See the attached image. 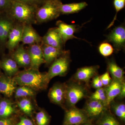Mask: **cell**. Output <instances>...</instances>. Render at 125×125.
Returning <instances> with one entry per match:
<instances>
[{
  "label": "cell",
  "instance_id": "6da1fadb",
  "mask_svg": "<svg viewBox=\"0 0 125 125\" xmlns=\"http://www.w3.org/2000/svg\"><path fill=\"white\" fill-rule=\"evenodd\" d=\"M12 78L17 85L27 86L36 92L46 89L50 81L47 72L30 68L19 71Z\"/></svg>",
  "mask_w": 125,
  "mask_h": 125
},
{
  "label": "cell",
  "instance_id": "7a4b0ae2",
  "mask_svg": "<svg viewBox=\"0 0 125 125\" xmlns=\"http://www.w3.org/2000/svg\"><path fill=\"white\" fill-rule=\"evenodd\" d=\"M37 8L12 0L10 7L6 13L15 23L23 25L36 24V14Z\"/></svg>",
  "mask_w": 125,
  "mask_h": 125
},
{
  "label": "cell",
  "instance_id": "3957f363",
  "mask_svg": "<svg viewBox=\"0 0 125 125\" xmlns=\"http://www.w3.org/2000/svg\"><path fill=\"white\" fill-rule=\"evenodd\" d=\"M61 0H46L38 7L36 14V24H39L54 20L61 15Z\"/></svg>",
  "mask_w": 125,
  "mask_h": 125
},
{
  "label": "cell",
  "instance_id": "277c9868",
  "mask_svg": "<svg viewBox=\"0 0 125 125\" xmlns=\"http://www.w3.org/2000/svg\"><path fill=\"white\" fill-rule=\"evenodd\" d=\"M80 83L73 80L67 83H65L66 94L65 103L69 107L68 109L75 106L79 101L88 96V91L87 87Z\"/></svg>",
  "mask_w": 125,
  "mask_h": 125
},
{
  "label": "cell",
  "instance_id": "5b68a950",
  "mask_svg": "<svg viewBox=\"0 0 125 125\" xmlns=\"http://www.w3.org/2000/svg\"><path fill=\"white\" fill-rule=\"evenodd\" d=\"M71 62L70 51H66L50 65L47 72L49 80L56 76H64L68 73Z\"/></svg>",
  "mask_w": 125,
  "mask_h": 125
},
{
  "label": "cell",
  "instance_id": "8992f818",
  "mask_svg": "<svg viewBox=\"0 0 125 125\" xmlns=\"http://www.w3.org/2000/svg\"><path fill=\"white\" fill-rule=\"evenodd\" d=\"M92 122L83 109L75 106L66 109L63 125H80Z\"/></svg>",
  "mask_w": 125,
  "mask_h": 125
},
{
  "label": "cell",
  "instance_id": "52a82bcc",
  "mask_svg": "<svg viewBox=\"0 0 125 125\" xmlns=\"http://www.w3.org/2000/svg\"><path fill=\"white\" fill-rule=\"evenodd\" d=\"M14 22L6 13H0V53L4 54L9 33Z\"/></svg>",
  "mask_w": 125,
  "mask_h": 125
},
{
  "label": "cell",
  "instance_id": "ba28073f",
  "mask_svg": "<svg viewBox=\"0 0 125 125\" xmlns=\"http://www.w3.org/2000/svg\"><path fill=\"white\" fill-rule=\"evenodd\" d=\"M107 41L112 43L114 51L116 52L125 49V28L124 25L116 27L107 36Z\"/></svg>",
  "mask_w": 125,
  "mask_h": 125
},
{
  "label": "cell",
  "instance_id": "9c48e42d",
  "mask_svg": "<svg viewBox=\"0 0 125 125\" xmlns=\"http://www.w3.org/2000/svg\"><path fill=\"white\" fill-rule=\"evenodd\" d=\"M24 25L15 23L9 33L7 43L6 49L11 53L20 45L22 41V34Z\"/></svg>",
  "mask_w": 125,
  "mask_h": 125
},
{
  "label": "cell",
  "instance_id": "30bf717a",
  "mask_svg": "<svg viewBox=\"0 0 125 125\" xmlns=\"http://www.w3.org/2000/svg\"><path fill=\"white\" fill-rule=\"evenodd\" d=\"M41 44L64 49L65 44L58 28L57 27L49 29L44 36L42 37Z\"/></svg>",
  "mask_w": 125,
  "mask_h": 125
},
{
  "label": "cell",
  "instance_id": "8fae6325",
  "mask_svg": "<svg viewBox=\"0 0 125 125\" xmlns=\"http://www.w3.org/2000/svg\"><path fill=\"white\" fill-rule=\"evenodd\" d=\"M108 108L102 102L89 99L86 103L83 109L92 120L93 119H98L108 111Z\"/></svg>",
  "mask_w": 125,
  "mask_h": 125
},
{
  "label": "cell",
  "instance_id": "7c38bea8",
  "mask_svg": "<svg viewBox=\"0 0 125 125\" xmlns=\"http://www.w3.org/2000/svg\"><path fill=\"white\" fill-rule=\"evenodd\" d=\"M27 49L30 59L29 68L39 70L41 65L45 63L41 44L29 45Z\"/></svg>",
  "mask_w": 125,
  "mask_h": 125
},
{
  "label": "cell",
  "instance_id": "4fadbf2b",
  "mask_svg": "<svg viewBox=\"0 0 125 125\" xmlns=\"http://www.w3.org/2000/svg\"><path fill=\"white\" fill-rule=\"evenodd\" d=\"M66 94V83H57L49 90L48 97L53 103L64 107Z\"/></svg>",
  "mask_w": 125,
  "mask_h": 125
},
{
  "label": "cell",
  "instance_id": "5bb4252c",
  "mask_svg": "<svg viewBox=\"0 0 125 125\" xmlns=\"http://www.w3.org/2000/svg\"><path fill=\"white\" fill-rule=\"evenodd\" d=\"M99 67L98 65H94L78 69L74 74L73 80L79 83H85L88 86L90 80L98 75Z\"/></svg>",
  "mask_w": 125,
  "mask_h": 125
},
{
  "label": "cell",
  "instance_id": "9a60e30c",
  "mask_svg": "<svg viewBox=\"0 0 125 125\" xmlns=\"http://www.w3.org/2000/svg\"><path fill=\"white\" fill-rule=\"evenodd\" d=\"M9 54L17 63L19 67L25 69L30 67L29 54L27 48L24 47L23 44H20L13 51Z\"/></svg>",
  "mask_w": 125,
  "mask_h": 125
},
{
  "label": "cell",
  "instance_id": "2e32d148",
  "mask_svg": "<svg viewBox=\"0 0 125 125\" xmlns=\"http://www.w3.org/2000/svg\"><path fill=\"white\" fill-rule=\"evenodd\" d=\"M42 37L31 24L24 25L22 34V44L29 45L41 44Z\"/></svg>",
  "mask_w": 125,
  "mask_h": 125
},
{
  "label": "cell",
  "instance_id": "e0dca14e",
  "mask_svg": "<svg viewBox=\"0 0 125 125\" xmlns=\"http://www.w3.org/2000/svg\"><path fill=\"white\" fill-rule=\"evenodd\" d=\"M56 25L59 30L65 44L67 41L71 39H80L74 35L79 29V27H77L76 25L67 24L62 21L58 20L56 23Z\"/></svg>",
  "mask_w": 125,
  "mask_h": 125
},
{
  "label": "cell",
  "instance_id": "ac0fdd59",
  "mask_svg": "<svg viewBox=\"0 0 125 125\" xmlns=\"http://www.w3.org/2000/svg\"><path fill=\"white\" fill-rule=\"evenodd\" d=\"M0 66L5 74L9 77L12 78L19 71L18 65L10 54H2V58L0 60Z\"/></svg>",
  "mask_w": 125,
  "mask_h": 125
},
{
  "label": "cell",
  "instance_id": "d6986e66",
  "mask_svg": "<svg viewBox=\"0 0 125 125\" xmlns=\"http://www.w3.org/2000/svg\"><path fill=\"white\" fill-rule=\"evenodd\" d=\"M17 84L13 78L2 73L0 75V93L8 97L14 94Z\"/></svg>",
  "mask_w": 125,
  "mask_h": 125
},
{
  "label": "cell",
  "instance_id": "ffe728a7",
  "mask_svg": "<svg viewBox=\"0 0 125 125\" xmlns=\"http://www.w3.org/2000/svg\"><path fill=\"white\" fill-rule=\"evenodd\" d=\"M41 44L45 61V64L47 66H50L54 61L66 51L64 49H59L45 44Z\"/></svg>",
  "mask_w": 125,
  "mask_h": 125
},
{
  "label": "cell",
  "instance_id": "44dd1931",
  "mask_svg": "<svg viewBox=\"0 0 125 125\" xmlns=\"http://www.w3.org/2000/svg\"><path fill=\"white\" fill-rule=\"evenodd\" d=\"M121 83L116 81L112 80L111 83L107 87H105L106 99L105 105L108 108L110 105L115 98L118 97L120 93L122 88Z\"/></svg>",
  "mask_w": 125,
  "mask_h": 125
},
{
  "label": "cell",
  "instance_id": "7402d4cb",
  "mask_svg": "<svg viewBox=\"0 0 125 125\" xmlns=\"http://www.w3.org/2000/svg\"><path fill=\"white\" fill-rule=\"evenodd\" d=\"M107 69L112 76V80L116 81L121 83L125 82L124 70L118 66L113 59L108 61Z\"/></svg>",
  "mask_w": 125,
  "mask_h": 125
},
{
  "label": "cell",
  "instance_id": "603a6c76",
  "mask_svg": "<svg viewBox=\"0 0 125 125\" xmlns=\"http://www.w3.org/2000/svg\"><path fill=\"white\" fill-rule=\"evenodd\" d=\"M88 6V4L85 2L67 4H63L62 3L60 7L61 15L70 14L78 13Z\"/></svg>",
  "mask_w": 125,
  "mask_h": 125
},
{
  "label": "cell",
  "instance_id": "cb8c5ba5",
  "mask_svg": "<svg viewBox=\"0 0 125 125\" xmlns=\"http://www.w3.org/2000/svg\"><path fill=\"white\" fill-rule=\"evenodd\" d=\"M15 111V105L11 101L6 99L0 101V119L9 118Z\"/></svg>",
  "mask_w": 125,
  "mask_h": 125
},
{
  "label": "cell",
  "instance_id": "d4e9b609",
  "mask_svg": "<svg viewBox=\"0 0 125 125\" xmlns=\"http://www.w3.org/2000/svg\"><path fill=\"white\" fill-rule=\"evenodd\" d=\"M96 124L97 125H120L115 117L108 111L98 119Z\"/></svg>",
  "mask_w": 125,
  "mask_h": 125
},
{
  "label": "cell",
  "instance_id": "484cf974",
  "mask_svg": "<svg viewBox=\"0 0 125 125\" xmlns=\"http://www.w3.org/2000/svg\"><path fill=\"white\" fill-rule=\"evenodd\" d=\"M19 108L26 115L31 116L34 110L33 105L31 99L28 98H20L17 102Z\"/></svg>",
  "mask_w": 125,
  "mask_h": 125
},
{
  "label": "cell",
  "instance_id": "4316f807",
  "mask_svg": "<svg viewBox=\"0 0 125 125\" xmlns=\"http://www.w3.org/2000/svg\"><path fill=\"white\" fill-rule=\"evenodd\" d=\"M36 91L29 87L25 86H19L17 87L14 93L16 98H22L33 97L36 94Z\"/></svg>",
  "mask_w": 125,
  "mask_h": 125
},
{
  "label": "cell",
  "instance_id": "83f0119b",
  "mask_svg": "<svg viewBox=\"0 0 125 125\" xmlns=\"http://www.w3.org/2000/svg\"><path fill=\"white\" fill-rule=\"evenodd\" d=\"M113 111L115 115L120 120L123 122L125 121V104H111Z\"/></svg>",
  "mask_w": 125,
  "mask_h": 125
},
{
  "label": "cell",
  "instance_id": "f1b7e54d",
  "mask_svg": "<svg viewBox=\"0 0 125 125\" xmlns=\"http://www.w3.org/2000/svg\"><path fill=\"white\" fill-rule=\"evenodd\" d=\"M89 98V99L92 100L101 101L104 103L105 105L106 96L105 87L96 89L95 92L90 95Z\"/></svg>",
  "mask_w": 125,
  "mask_h": 125
},
{
  "label": "cell",
  "instance_id": "f546056e",
  "mask_svg": "<svg viewBox=\"0 0 125 125\" xmlns=\"http://www.w3.org/2000/svg\"><path fill=\"white\" fill-rule=\"evenodd\" d=\"M36 119L38 125H49L50 118L48 114L43 111H41L37 113Z\"/></svg>",
  "mask_w": 125,
  "mask_h": 125
},
{
  "label": "cell",
  "instance_id": "4dcf8cb0",
  "mask_svg": "<svg viewBox=\"0 0 125 125\" xmlns=\"http://www.w3.org/2000/svg\"><path fill=\"white\" fill-rule=\"evenodd\" d=\"M99 51L102 55L104 57H108L111 55L113 53L114 49L111 44L105 42L99 45Z\"/></svg>",
  "mask_w": 125,
  "mask_h": 125
},
{
  "label": "cell",
  "instance_id": "1f68e13d",
  "mask_svg": "<svg viewBox=\"0 0 125 125\" xmlns=\"http://www.w3.org/2000/svg\"><path fill=\"white\" fill-rule=\"evenodd\" d=\"M113 4L114 8L116 10L115 15L113 20L108 25L107 29H108L114 25L115 21L116 19L117 16L118 12L125 8V0H114Z\"/></svg>",
  "mask_w": 125,
  "mask_h": 125
},
{
  "label": "cell",
  "instance_id": "d6a6232c",
  "mask_svg": "<svg viewBox=\"0 0 125 125\" xmlns=\"http://www.w3.org/2000/svg\"><path fill=\"white\" fill-rule=\"evenodd\" d=\"M12 0H0V13H6L11 6Z\"/></svg>",
  "mask_w": 125,
  "mask_h": 125
},
{
  "label": "cell",
  "instance_id": "836d02e7",
  "mask_svg": "<svg viewBox=\"0 0 125 125\" xmlns=\"http://www.w3.org/2000/svg\"><path fill=\"white\" fill-rule=\"evenodd\" d=\"M100 76L103 87H107L109 85L112 81V78L110 76V74L107 71L100 75Z\"/></svg>",
  "mask_w": 125,
  "mask_h": 125
},
{
  "label": "cell",
  "instance_id": "e575fe53",
  "mask_svg": "<svg viewBox=\"0 0 125 125\" xmlns=\"http://www.w3.org/2000/svg\"><path fill=\"white\" fill-rule=\"evenodd\" d=\"M18 2H22L36 7H39L42 4L45 0H13Z\"/></svg>",
  "mask_w": 125,
  "mask_h": 125
},
{
  "label": "cell",
  "instance_id": "d590c367",
  "mask_svg": "<svg viewBox=\"0 0 125 125\" xmlns=\"http://www.w3.org/2000/svg\"><path fill=\"white\" fill-rule=\"evenodd\" d=\"M92 85L93 88L96 89L104 87L100 76L97 75L93 78Z\"/></svg>",
  "mask_w": 125,
  "mask_h": 125
},
{
  "label": "cell",
  "instance_id": "8d00e7d4",
  "mask_svg": "<svg viewBox=\"0 0 125 125\" xmlns=\"http://www.w3.org/2000/svg\"><path fill=\"white\" fill-rule=\"evenodd\" d=\"M16 125H34L33 123L29 118L26 117H21L20 121Z\"/></svg>",
  "mask_w": 125,
  "mask_h": 125
},
{
  "label": "cell",
  "instance_id": "74e56055",
  "mask_svg": "<svg viewBox=\"0 0 125 125\" xmlns=\"http://www.w3.org/2000/svg\"><path fill=\"white\" fill-rule=\"evenodd\" d=\"M0 125H14L13 121L10 118L0 119Z\"/></svg>",
  "mask_w": 125,
  "mask_h": 125
},
{
  "label": "cell",
  "instance_id": "f35d334b",
  "mask_svg": "<svg viewBox=\"0 0 125 125\" xmlns=\"http://www.w3.org/2000/svg\"><path fill=\"white\" fill-rule=\"evenodd\" d=\"M125 82L122 83V88L120 93L117 97L118 98L122 99L125 98Z\"/></svg>",
  "mask_w": 125,
  "mask_h": 125
},
{
  "label": "cell",
  "instance_id": "ab89813d",
  "mask_svg": "<svg viewBox=\"0 0 125 125\" xmlns=\"http://www.w3.org/2000/svg\"><path fill=\"white\" fill-rule=\"evenodd\" d=\"M94 125L92 124V122H87L84 124H82V125Z\"/></svg>",
  "mask_w": 125,
  "mask_h": 125
},
{
  "label": "cell",
  "instance_id": "60d3db41",
  "mask_svg": "<svg viewBox=\"0 0 125 125\" xmlns=\"http://www.w3.org/2000/svg\"><path fill=\"white\" fill-rule=\"evenodd\" d=\"M2 73V72H1V68L0 66V75Z\"/></svg>",
  "mask_w": 125,
  "mask_h": 125
},
{
  "label": "cell",
  "instance_id": "b9f144b4",
  "mask_svg": "<svg viewBox=\"0 0 125 125\" xmlns=\"http://www.w3.org/2000/svg\"></svg>",
  "mask_w": 125,
  "mask_h": 125
}]
</instances>
